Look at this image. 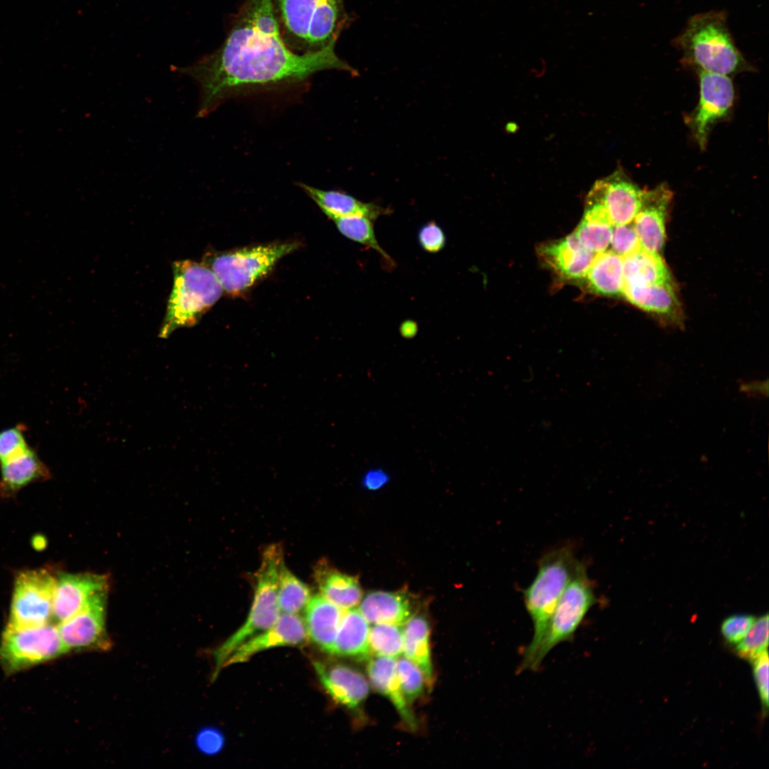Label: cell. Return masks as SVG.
Segmentation results:
<instances>
[{
	"label": "cell",
	"instance_id": "cell-1",
	"mask_svg": "<svg viewBox=\"0 0 769 769\" xmlns=\"http://www.w3.org/2000/svg\"><path fill=\"white\" fill-rule=\"evenodd\" d=\"M335 47L313 53L293 52L281 36L273 0H246L219 48L192 64L172 69L198 85L196 117L202 118L245 90L301 83L326 70L357 74Z\"/></svg>",
	"mask_w": 769,
	"mask_h": 769
},
{
	"label": "cell",
	"instance_id": "cell-2",
	"mask_svg": "<svg viewBox=\"0 0 769 769\" xmlns=\"http://www.w3.org/2000/svg\"><path fill=\"white\" fill-rule=\"evenodd\" d=\"M682 53L684 66L697 72L726 76L753 70L736 45L724 11H709L691 16L672 40Z\"/></svg>",
	"mask_w": 769,
	"mask_h": 769
},
{
	"label": "cell",
	"instance_id": "cell-3",
	"mask_svg": "<svg viewBox=\"0 0 769 769\" xmlns=\"http://www.w3.org/2000/svg\"><path fill=\"white\" fill-rule=\"evenodd\" d=\"M273 8L283 42L299 54L335 44L352 20L344 0H273Z\"/></svg>",
	"mask_w": 769,
	"mask_h": 769
},
{
	"label": "cell",
	"instance_id": "cell-4",
	"mask_svg": "<svg viewBox=\"0 0 769 769\" xmlns=\"http://www.w3.org/2000/svg\"><path fill=\"white\" fill-rule=\"evenodd\" d=\"M580 563L570 545L553 549L540 560L535 577L523 591L533 634L523 652L520 671L531 669L556 605Z\"/></svg>",
	"mask_w": 769,
	"mask_h": 769
},
{
	"label": "cell",
	"instance_id": "cell-5",
	"mask_svg": "<svg viewBox=\"0 0 769 769\" xmlns=\"http://www.w3.org/2000/svg\"><path fill=\"white\" fill-rule=\"evenodd\" d=\"M172 270L173 287L159 333L164 338L176 329L197 324L224 292L214 273L204 263L177 261Z\"/></svg>",
	"mask_w": 769,
	"mask_h": 769
},
{
	"label": "cell",
	"instance_id": "cell-6",
	"mask_svg": "<svg viewBox=\"0 0 769 769\" xmlns=\"http://www.w3.org/2000/svg\"><path fill=\"white\" fill-rule=\"evenodd\" d=\"M298 246L296 242H283L246 247L206 256L204 264L214 273L224 291L236 294L252 286Z\"/></svg>",
	"mask_w": 769,
	"mask_h": 769
},
{
	"label": "cell",
	"instance_id": "cell-7",
	"mask_svg": "<svg viewBox=\"0 0 769 769\" xmlns=\"http://www.w3.org/2000/svg\"><path fill=\"white\" fill-rule=\"evenodd\" d=\"M596 602L592 582L580 562L556 605L530 670L536 671L555 646L573 637Z\"/></svg>",
	"mask_w": 769,
	"mask_h": 769
},
{
	"label": "cell",
	"instance_id": "cell-8",
	"mask_svg": "<svg viewBox=\"0 0 769 769\" xmlns=\"http://www.w3.org/2000/svg\"><path fill=\"white\" fill-rule=\"evenodd\" d=\"M283 563V551L279 544H271L263 551L260 566L254 575V595L250 612L244 624L229 637L233 646L243 644L277 621L281 614L278 604V580Z\"/></svg>",
	"mask_w": 769,
	"mask_h": 769
},
{
	"label": "cell",
	"instance_id": "cell-9",
	"mask_svg": "<svg viewBox=\"0 0 769 769\" xmlns=\"http://www.w3.org/2000/svg\"><path fill=\"white\" fill-rule=\"evenodd\" d=\"M68 652L58 627L7 626L0 644V662L10 672L53 659Z\"/></svg>",
	"mask_w": 769,
	"mask_h": 769
},
{
	"label": "cell",
	"instance_id": "cell-10",
	"mask_svg": "<svg viewBox=\"0 0 769 769\" xmlns=\"http://www.w3.org/2000/svg\"><path fill=\"white\" fill-rule=\"evenodd\" d=\"M56 582L46 569L20 572L14 583L7 626L30 627L48 624L53 617Z\"/></svg>",
	"mask_w": 769,
	"mask_h": 769
},
{
	"label": "cell",
	"instance_id": "cell-11",
	"mask_svg": "<svg viewBox=\"0 0 769 769\" xmlns=\"http://www.w3.org/2000/svg\"><path fill=\"white\" fill-rule=\"evenodd\" d=\"M700 96L691 120L694 136L701 149L706 147L712 126L724 117L734 100V88L730 77L703 71L697 72Z\"/></svg>",
	"mask_w": 769,
	"mask_h": 769
},
{
	"label": "cell",
	"instance_id": "cell-12",
	"mask_svg": "<svg viewBox=\"0 0 769 769\" xmlns=\"http://www.w3.org/2000/svg\"><path fill=\"white\" fill-rule=\"evenodd\" d=\"M107 590L95 594L75 614L59 622L58 629L67 650L108 649L105 627Z\"/></svg>",
	"mask_w": 769,
	"mask_h": 769
},
{
	"label": "cell",
	"instance_id": "cell-13",
	"mask_svg": "<svg viewBox=\"0 0 769 769\" xmlns=\"http://www.w3.org/2000/svg\"><path fill=\"white\" fill-rule=\"evenodd\" d=\"M307 639L304 619L298 614L282 613L272 627L237 648L229 657L224 667L245 662L254 654L271 648L301 646Z\"/></svg>",
	"mask_w": 769,
	"mask_h": 769
},
{
	"label": "cell",
	"instance_id": "cell-14",
	"mask_svg": "<svg viewBox=\"0 0 769 769\" xmlns=\"http://www.w3.org/2000/svg\"><path fill=\"white\" fill-rule=\"evenodd\" d=\"M108 589L104 575L62 573L56 579L53 617L61 622L78 612L97 592Z\"/></svg>",
	"mask_w": 769,
	"mask_h": 769
},
{
	"label": "cell",
	"instance_id": "cell-15",
	"mask_svg": "<svg viewBox=\"0 0 769 769\" xmlns=\"http://www.w3.org/2000/svg\"><path fill=\"white\" fill-rule=\"evenodd\" d=\"M593 187L605 204L614 226L633 221L646 190L640 189L622 170L597 181Z\"/></svg>",
	"mask_w": 769,
	"mask_h": 769
},
{
	"label": "cell",
	"instance_id": "cell-16",
	"mask_svg": "<svg viewBox=\"0 0 769 769\" xmlns=\"http://www.w3.org/2000/svg\"><path fill=\"white\" fill-rule=\"evenodd\" d=\"M672 192L665 185L645 191L642 206L632 224L642 247L659 253L664 244L665 222Z\"/></svg>",
	"mask_w": 769,
	"mask_h": 769
},
{
	"label": "cell",
	"instance_id": "cell-17",
	"mask_svg": "<svg viewBox=\"0 0 769 769\" xmlns=\"http://www.w3.org/2000/svg\"><path fill=\"white\" fill-rule=\"evenodd\" d=\"M313 664L326 692L342 706L354 710L368 696L369 683L355 669L340 664L328 666L318 661Z\"/></svg>",
	"mask_w": 769,
	"mask_h": 769
},
{
	"label": "cell",
	"instance_id": "cell-18",
	"mask_svg": "<svg viewBox=\"0 0 769 769\" xmlns=\"http://www.w3.org/2000/svg\"><path fill=\"white\" fill-rule=\"evenodd\" d=\"M540 252L545 261L567 279L585 278L596 255L582 245L575 233L543 246Z\"/></svg>",
	"mask_w": 769,
	"mask_h": 769
},
{
	"label": "cell",
	"instance_id": "cell-19",
	"mask_svg": "<svg viewBox=\"0 0 769 769\" xmlns=\"http://www.w3.org/2000/svg\"><path fill=\"white\" fill-rule=\"evenodd\" d=\"M359 610L369 623L402 626L413 616L414 606L410 594L404 589L374 591L364 597Z\"/></svg>",
	"mask_w": 769,
	"mask_h": 769
},
{
	"label": "cell",
	"instance_id": "cell-20",
	"mask_svg": "<svg viewBox=\"0 0 769 769\" xmlns=\"http://www.w3.org/2000/svg\"><path fill=\"white\" fill-rule=\"evenodd\" d=\"M313 577L320 595L343 610L355 607L362 599L357 577L342 573L326 560L314 566Z\"/></svg>",
	"mask_w": 769,
	"mask_h": 769
},
{
	"label": "cell",
	"instance_id": "cell-21",
	"mask_svg": "<svg viewBox=\"0 0 769 769\" xmlns=\"http://www.w3.org/2000/svg\"><path fill=\"white\" fill-rule=\"evenodd\" d=\"M344 610L320 595L312 596L305 608L308 638L324 652L330 654Z\"/></svg>",
	"mask_w": 769,
	"mask_h": 769
},
{
	"label": "cell",
	"instance_id": "cell-22",
	"mask_svg": "<svg viewBox=\"0 0 769 769\" xmlns=\"http://www.w3.org/2000/svg\"><path fill=\"white\" fill-rule=\"evenodd\" d=\"M0 494L4 497L16 494L30 483L51 477L48 468L31 447L0 463Z\"/></svg>",
	"mask_w": 769,
	"mask_h": 769
},
{
	"label": "cell",
	"instance_id": "cell-23",
	"mask_svg": "<svg viewBox=\"0 0 769 769\" xmlns=\"http://www.w3.org/2000/svg\"><path fill=\"white\" fill-rule=\"evenodd\" d=\"M396 661V659L381 656L370 659L367 666L368 678L372 687L392 703L403 721L415 729L417 721L402 691Z\"/></svg>",
	"mask_w": 769,
	"mask_h": 769
},
{
	"label": "cell",
	"instance_id": "cell-24",
	"mask_svg": "<svg viewBox=\"0 0 769 769\" xmlns=\"http://www.w3.org/2000/svg\"><path fill=\"white\" fill-rule=\"evenodd\" d=\"M299 186L327 216L361 215L375 221L391 211L375 204L363 202L342 192L322 190L303 183Z\"/></svg>",
	"mask_w": 769,
	"mask_h": 769
},
{
	"label": "cell",
	"instance_id": "cell-25",
	"mask_svg": "<svg viewBox=\"0 0 769 769\" xmlns=\"http://www.w3.org/2000/svg\"><path fill=\"white\" fill-rule=\"evenodd\" d=\"M369 622L355 607L344 610L343 616L330 654L336 656L368 658Z\"/></svg>",
	"mask_w": 769,
	"mask_h": 769
},
{
	"label": "cell",
	"instance_id": "cell-26",
	"mask_svg": "<svg viewBox=\"0 0 769 769\" xmlns=\"http://www.w3.org/2000/svg\"><path fill=\"white\" fill-rule=\"evenodd\" d=\"M622 295L632 304L645 311L672 318H677L680 313L672 283L642 286L624 285Z\"/></svg>",
	"mask_w": 769,
	"mask_h": 769
},
{
	"label": "cell",
	"instance_id": "cell-27",
	"mask_svg": "<svg viewBox=\"0 0 769 769\" xmlns=\"http://www.w3.org/2000/svg\"><path fill=\"white\" fill-rule=\"evenodd\" d=\"M429 625L422 614L412 616L403 629L404 657L410 660L422 671L426 684L431 686L433 666L429 646Z\"/></svg>",
	"mask_w": 769,
	"mask_h": 769
},
{
	"label": "cell",
	"instance_id": "cell-28",
	"mask_svg": "<svg viewBox=\"0 0 769 769\" xmlns=\"http://www.w3.org/2000/svg\"><path fill=\"white\" fill-rule=\"evenodd\" d=\"M623 265L624 285L642 286L672 283L669 270L659 253L642 248L624 257Z\"/></svg>",
	"mask_w": 769,
	"mask_h": 769
},
{
	"label": "cell",
	"instance_id": "cell-29",
	"mask_svg": "<svg viewBox=\"0 0 769 769\" xmlns=\"http://www.w3.org/2000/svg\"><path fill=\"white\" fill-rule=\"evenodd\" d=\"M585 277L589 287L598 294L622 295L624 285L623 258L611 250L597 253Z\"/></svg>",
	"mask_w": 769,
	"mask_h": 769
},
{
	"label": "cell",
	"instance_id": "cell-30",
	"mask_svg": "<svg viewBox=\"0 0 769 769\" xmlns=\"http://www.w3.org/2000/svg\"><path fill=\"white\" fill-rule=\"evenodd\" d=\"M340 232L345 237L377 251L387 266L392 267L394 261L379 244L372 219L361 215L328 216Z\"/></svg>",
	"mask_w": 769,
	"mask_h": 769
},
{
	"label": "cell",
	"instance_id": "cell-31",
	"mask_svg": "<svg viewBox=\"0 0 769 769\" xmlns=\"http://www.w3.org/2000/svg\"><path fill=\"white\" fill-rule=\"evenodd\" d=\"M311 592L309 587L299 580L283 563L280 570L278 590V604L282 613L298 614L305 608Z\"/></svg>",
	"mask_w": 769,
	"mask_h": 769
},
{
	"label": "cell",
	"instance_id": "cell-32",
	"mask_svg": "<svg viewBox=\"0 0 769 769\" xmlns=\"http://www.w3.org/2000/svg\"><path fill=\"white\" fill-rule=\"evenodd\" d=\"M399 625L375 624L369 632L370 652L377 656L397 659L402 654L403 629Z\"/></svg>",
	"mask_w": 769,
	"mask_h": 769
},
{
	"label": "cell",
	"instance_id": "cell-33",
	"mask_svg": "<svg viewBox=\"0 0 769 769\" xmlns=\"http://www.w3.org/2000/svg\"><path fill=\"white\" fill-rule=\"evenodd\" d=\"M613 228L610 223L582 219L575 234L585 249L597 254L610 245Z\"/></svg>",
	"mask_w": 769,
	"mask_h": 769
},
{
	"label": "cell",
	"instance_id": "cell-34",
	"mask_svg": "<svg viewBox=\"0 0 769 769\" xmlns=\"http://www.w3.org/2000/svg\"><path fill=\"white\" fill-rule=\"evenodd\" d=\"M738 655L753 661L767 650L768 644V615L755 619L744 637L737 643Z\"/></svg>",
	"mask_w": 769,
	"mask_h": 769
},
{
	"label": "cell",
	"instance_id": "cell-35",
	"mask_svg": "<svg viewBox=\"0 0 769 769\" xmlns=\"http://www.w3.org/2000/svg\"><path fill=\"white\" fill-rule=\"evenodd\" d=\"M396 671L404 696L410 703L423 692L424 676L419 667L405 657L397 659Z\"/></svg>",
	"mask_w": 769,
	"mask_h": 769
},
{
	"label": "cell",
	"instance_id": "cell-36",
	"mask_svg": "<svg viewBox=\"0 0 769 769\" xmlns=\"http://www.w3.org/2000/svg\"><path fill=\"white\" fill-rule=\"evenodd\" d=\"M26 427L18 424L0 431V463L27 451L31 446L26 438Z\"/></svg>",
	"mask_w": 769,
	"mask_h": 769
},
{
	"label": "cell",
	"instance_id": "cell-37",
	"mask_svg": "<svg viewBox=\"0 0 769 769\" xmlns=\"http://www.w3.org/2000/svg\"><path fill=\"white\" fill-rule=\"evenodd\" d=\"M610 245L611 251L622 258L642 249L632 222L614 226Z\"/></svg>",
	"mask_w": 769,
	"mask_h": 769
},
{
	"label": "cell",
	"instance_id": "cell-38",
	"mask_svg": "<svg viewBox=\"0 0 769 769\" xmlns=\"http://www.w3.org/2000/svg\"><path fill=\"white\" fill-rule=\"evenodd\" d=\"M421 247L429 253H437L446 245V236L442 229L434 221L424 224L418 232Z\"/></svg>",
	"mask_w": 769,
	"mask_h": 769
},
{
	"label": "cell",
	"instance_id": "cell-39",
	"mask_svg": "<svg viewBox=\"0 0 769 769\" xmlns=\"http://www.w3.org/2000/svg\"><path fill=\"white\" fill-rule=\"evenodd\" d=\"M755 620V617L750 615L731 616L723 622L721 632L730 643L737 644L744 637Z\"/></svg>",
	"mask_w": 769,
	"mask_h": 769
},
{
	"label": "cell",
	"instance_id": "cell-40",
	"mask_svg": "<svg viewBox=\"0 0 769 769\" xmlns=\"http://www.w3.org/2000/svg\"><path fill=\"white\" fill-rule=\"evenodd\" d=\"M195 742L200 752L206 755H214L220 752L224 744L221 732L213 728L201 730L196 736Z\"/></svg>",
	"mask_w": 769,
	"mask_h": 769
},
{
	"label": "cell",
	"instance_id": "cell-41",
	"mask_svg": "<svg viewBox=\"0 0 769 769\" xmlns=\"http://www.w3.org/2000/svg\"><path fill=\"white\" fill-rule=\"evenodd\" d=\"M768 650L753 661L754 677L761 701L765 707L768 706Z\"/></svg>",
	"mask_w": 769,
	"mask_h": 769
},
{
	"label": "cell",
	"instance_id": "cell-42",
	"mask_svg": "<svg viewBox=\"0 0 769 769\" xmlns=\"http://www.w3.org/2000/svg\"><path fill=\"white\" fill-rule=\"evenodd\" d=\"M387 472L381 468H374L367 471L362 479V486L368 490L376 491L382 488L389 481Z\"/></svg>",
	"mask_w": 769,
	"mask_h": 769
},
{
	"label": "cell",
	"instance_id": "cell-43",
	"mask_svg": "<svg viewBox=\"0 0 769 769\" xmlns=\"http://www.w3.org/2000/svg\"><path fill=\"white\" fill-rule=\"evenodd\" d=\"M740 391L753 397H767L768 393V381L755 380L742 382L739 387Z\"/></svg>",
	"mask_w": 769,
	"mask_h": 769
},
{
	"label": "cell",
	"instance_id": "cell-44",
	"mask_svg": "<svg viewBox=\"0 0 769 769\" xmlns=\"http://www.w3.org/2000/svg\"><path fill=\"white\" fill-rule=\"evenodd\" d=\"M418 330L417 324L411 320L404 321L400 327V334L405 338H412L417 335Z\"/></svg>",
	"mask_w": 769,
	"mask_h": 769
}]
</instances>
